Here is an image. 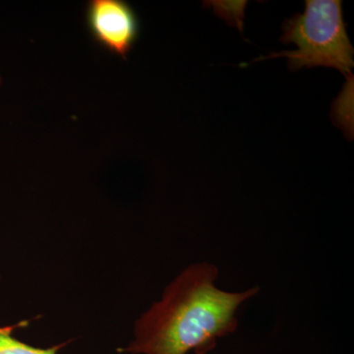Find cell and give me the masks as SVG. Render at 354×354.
I'll return each instance as SVG.
<instances>
[{
	"label": "cell",
	"instance_id": "6da1fadb",
	"mask_svg": "<svg viewBox=\"0 0 354 354\" xmlns=\"http://www.w3.org/2000/svg\"><path fill=\"white\" fill-rule=\"evenodd\" d=\"M215 264L195 263L165 286L162 297L135 321L133 339L120 353L207 354L239 328L237 312L259 293L258 286L239 292L216 286Z\"/></svg>",
	"mask_w": 354,
	"mask_h": 354
},
{
	"label": "cell",
	"instance_id": "7a4b0ae2",
	"mask_svg": "<svg viewBox=\"0 0 354 354\" xmlns=\"http://www.w3.org/2000/svg\"><path fill=\"white\" fill-rule=\"evenodd\" d=\"M283 30L281 41L295 44L297 50L272 53L256 60L286 57L291 70L330 67L353 75L354 51L339 0H306L304 12L286 20Z\"/></svg>",
	"mask_w": 354,
	"mask_h": 354
},
{
	"label": "cell",
	"instance_id": "3957f363",
	"mask_svg": "<svg viewBox=\"0 0 354 354\" xmlns=\"http://www.w3.org/2000/svg\"><path fill=\"white\" fill-rule=\"evenodd\" d=\"M86 24L97 46L127 60L139 38L138 16L124 0H90Z\"/></svg>",
	"mask_w": 354,
	"mask_h": 354
},
{
	"label": "cell",
	"instance_id": "277c9868",
	"mask_svg": "<svg viewBox=\"0 0 354 354\" xmlns=\"http://www.w3.org/2000/svg\"><path fill=\"white\" fill-rule=\"evenodd\" d=\"M14 327H0V354H57L64 344L41 348L21 342L13 335Z\"/></svg>",
	"mask_w": 354,
	"mask_h": 354
}]
</instances>
